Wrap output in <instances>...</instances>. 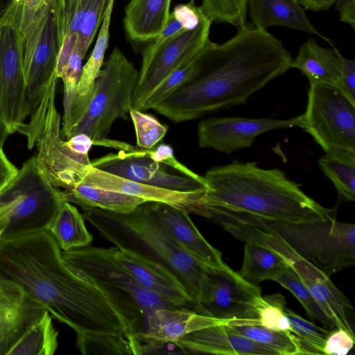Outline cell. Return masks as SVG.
Here are the masks:
<instances>
[{
    "label": "cell",
    "mask_w": 355,
    "mask_h": 355,
    "mask_svg": "<svg viewBox=\"0 0 355 355\" xmlns=\"http://www.w3.org/2000/svg\"><path fill=\"white\" fill-rule=\"evenodd\" d=\"M0 275L69 327L82 354H141L125 318L94 281L64 259L48 230L1 239Z\"/></svg>",
    "instance_id": "1"
},
{
    "label": "cell",
    "mask_w": 355,
    "mask_h": 355,
    "mask_svg": "<svg viewBox=\"0 0 355 355\" xmlns=\"http://www.w3.org/2000/svg\"><path fill=\"white\" fill-rule=\"evenodd\" d=\"M192 79L153 110L174 123L245 103L291 68V54L266 30L244 25L222 43L208 39Z\"/></svg>",
    "instance_id": "2"
},
{
    "label": "cell",
    "mask_w": 355,
    "mask_h": 355,
    "mask_svg": "<svg viewBox=\"0 0 355 355\" xmlns=\"http://www.w3.org/2000/svg\"><path fill=\"white\" fill-rule=\"evenodd\" d=\"M203 178L207 189L200 201V216L214 220L228 215L289 222L336 216V207H322L277 168L233 162L210 168Z\"/></svg>",
    "instance_id": "3"
},
{
    "label": "cell",
    "mask_w": 355,
    "mask_h": 355,
    "mask_svg": "<svg viewBox=\"0 0 355 355\" xmlns=\"http://www.w3.org/2000/svg\"><path fill=\"white\" fill-rule=\"evenodd\" d=\"M81 208L84 218L115 247L166 267L193 297L196 309L202 298L208 272L214 267L198 261L184 250L162 226L148 202L128 213Z\"/></svg>",
    "instance_id": "4"
},
{
    "label": "cell",
    "mask_w": 355,
    "mask_h": 355,
    "mask_svg": "<svg viewBox=\"0 0 355 355\" xmlns=\"http://www.w3.org/2000/svg\"><path fill=\"white\" fill-rule=\"evenodd\" d=\"M12 1L15 23L22 57L31 119L36 116L56 82L57 58L62 44L57 0Z\"/></svg>",
    "instance_id": "5"
},
{
    "label": "cell",
    "mask_w": 355,
    "mask_h": 355,
    "mask_svg": "<svg viewBox=\"0 0 355 355\" xmlns=\"http://www.w3.org/2000/svg\"><path fill=\"white\" fill-rule=\"evenodd\" d=\"M215 220L250 225L272 234L329 277L355 264V225L336 217L289 222L228 215Z\"/></svg>",
    "instance_id": "6"
},
{
    "label": "cell",
    "mask_w": 355,
    "mask_h": 355,
    "mask_svg": "<svg viewBox=\"0 0 355 355\" xmlns=\"http://www.w3.org/2000/svg\"><path fill=\"white\" fill-rule=\"evenodd\" d=\"M115 249L87 245L62 252L67 262L83 271L107 294L139 341L150 313L174 306L140 285L119 262Z\"/></svg>",
    "instance_id": "7"
},
{
    "label": "cell",
    "mask_w": 355,
    "mask_h": 355,
    "mask_svg": "<svg viewBox=\"0 0 355 355\" xmlns=\"http://www.w3.org/2000/svg\"><path fill=\"white\" fill-rule=\"evenodd\" d=\"M63 201L62 191L49 181L35 155L31 157L0 192V208L8 217L1 239L49 230Z\"/></svg>",
    "instance_id": "8"
},
{
    "label": "cell",
    "mask_w": 355,
    "mask_h": 355,
    "mask_svg": "<svg viewBox=\"0 0 355 355\" xmlns=\"http://www.w3.org/2000/svg\"><path fill=\"white\" fill-rule=\"evenodd\" d=\"M138 79L137 69L116 48L101 69L94 94L83 116L66 140L78 134H85L95 145L106 139L116 119H128Z\"/></svg>",
    "instance_id": "9"
},
{
    "label": "cell",
    "mask_w": 355,
    "mask_h": 355,
    "mask_svg": "<svg viewBox=\"0 0 355 355\" xmlns=\"http://www.w3.org/2000/svg\"><path fill=\"white\" fill-rule=\"evenodd\" d=\"M300 128L309 133L325 153L355 152V105L337 88L311 83Z\"/></svg>",
    "instance_id": "10"
},
{
    "label": "cell",
    "mask_w": 355,
    "mask_h": 355,
    "mask_svg": "<svg viewBox=\"0 0 355 355\" xmlns=\"http://www.w3.org/2000/svg\"><path fill=\"white\" fill-rule=\"evenodd\" d=\"M211 23L205 17L195 29L182 31L155 49L145 48L131 109L144 112L147 100L161 83L196 55L209 39Z\"/></svg>",
    "instance_id": "11"
},
{
    "label": "cell",
    "mask_w": 355,
    "mask_h": 355,
    "mask_svg": "<svg viewBox=\"0 0 355 355\" xmlns=\"http://www.w3.org/2000/svg\"><path fill=\"white\" fill-rule=\"evenodd\" d=\"M28 116L19 37L11 0L0 18V125L10 135L21 133Z\"/></svg>",
    "instance_id": "12"
},
{
    "label": "cell",
    "mask_w": 355,
    "mask_h": 355,
    "mask_svg": "<svg viewBox=\"0 0 355 355\" xmlns=\"http://www.w3.org/2000/svg\"><path fill=\"white\" fill-rule=\"evenodd\" d=\"M56 89L36 135L37 163L49 181L58 188L69 189L82 182L92 166L88 155L73 151L61 135V117L55 103Z\"/></svg>",
    "instance_id": "13"
},
{
    "label": "cell",
    "mask_w": 355,
    "mask_h": 355,
    "mask_svg": "<svg viewBox=\"0 0 355 355\" xmlns=\"http://www.w3.org/2000/svg\"><path fill=\"white\" fill-rule=\"evenodd\" d=\"M261 288L245 280L224 263L208 272L201 300L195 311L224 322L257 320Z\"/></svg>",
    "instance_id": "14"
},
{
    "label": "cell",
    "mask_w": 355,
    "mask_h": 355,
    "mask_svg": "<svg viewBox=\"0 0 355 355\" xmlns=\"http://www.w3.org/2000/svg\"><path fill=\"white\" fill-rule=\"evenodd\" d=\"M93 167L144 184L178 191H205L207 183L200 175H189L143 154L130 145L126 150L110 153L91 162Z\"/></svg>",
    "instance_id": "15"
},
{
    "label": "cell",
    "mask_w": 355,
    "mask_h": 355,
    "mask_svg": "<svg viewBox=\"0 0 355 355\" xmlns=\"http://www.w3.org/2000/svg\"><path fill=\"white\" fill-rule=\"evenodd\" d=\"M301 125L300 115L290 119L270 118L213 117L201 120L198 125V145L217 151L232 152L250 147L259 135L275 129Z\"/></svg>",
    "instance_id": "16"
},
{
    "label": "cell",
    "mask_w": 355,
    "mask_h": 355,
    "mask_svg": "<svg viewBox=\"0 0 355 355\" xmlns=\"http://www.w3.org/2000/svg\"><path fill=\"white\" fill-rule=\"evenodd\" d=\"M115 255L121 266L146 289L169 305L195 309V302L185 288L164 266L116 247ZM195 311V310H194Z\"/></svg>",
    "instance_id": "17"
},
{
    "label": "cell",
    "mask_w": 355,
    "mask_h": 355,
    "mask_svg": "<svg viewBox=\"0 0 355 355\" xmlns=\"http://www.w3.org/2000/svg\"><path fill=\"white\" fill-rule=\"evenodd\" d=\"M82 182L144 199L146 202H163L189 214L199 215L200 201L205 191H178L135 182L103 171L90 167Z\"/></svg>",
    "instance_id": "18"
},
{
    "label": "cell",
    "mask_w": 355,
    "mask_h": 355,
    "mask_svg": "<svg viewBox=\"0 0 355 355\" xmlns=\"http://www.w3.org/2000/svg\"><path fill=\"white\" fill-rule=\"evenodd\" d=\"M44 311L20 286L0 275V355H7L26 327Z\"/></svg>",
    "instance_id": "19"
},
{
    "label": "cell",
    "mask_w": 355,
    "mask_h": 355,
    "mask_svg": "<svg viewBox=\"0 0 355 355\" xmlns=\"http://www.w3.org/2000/svg\"><path fill=\"white\" fill-rule=\"evenodd\" d=\"M148 202L170 236L196 260L209 267H220L225 263L221 252L204 238L189 212L163 202Z\"/></svg>",
    "instance_id": "20"
},
{
    "label": "cell",
    "mask_w": 355,
    "mask_h": 355,
    "mask_svg": "<svg viewBox=\"0 0 355 355\" xmlns=\"http://www.w3.org/2000/svg\"><path fill=\"white\" fill-rule=\"evenodd\" d=\"M177 344L184 354L278 355L270 347L234 332L225 323L191 332Z\"/></svg>",
    "instance_id": "21"
},
{
    "label": "cell",
    "mask_w": 355,
    "mask_h": 355,
    "mask_svg": "<svg viewBox=\"0 0 355 355\" xmlns=\"http://www.w3.org/2000/svg\"><path fill=\"white\" fill-rule=\"evenodd\" d=\"M224 323L187 307H164L154 310L146 319V331L139 337L142 346L146 342L177 343L195 331Z\"/></svg>",
    "instance_id": "22"
},
{
    "label": "cell",
    "mask_w": 355,
    "mask_h": 355,
    "mask_svg": "<svg viewBox=\"0 0 355 355\" xmlns=\"http://www.w3.org/2000/svg\"><path fill=\"white\" fill-rule=\"evenodd\" d=\"M247 10L257 28L284 26L318 35L334 45L311 24L297 0H248Z\"/></svg>",
    "instance_id": "23"
},
{
    "label": "cell",
    "mask_w": 355,
    "mask_h": 355,
    "mask_svg": "<svg viewBox=\"0 0 355 355\" xmlns=\"http://www.w3.org/2000/svg\"><path fill=\"white\" fill-rule=\"evenodd\" d=\"M171 0H130L125 8L124 28L128 37L144 42L157 37L170 17Z\"/></svg>",
    "instance_id": "24"
},
{
    "label": "cell",
    "mask_w": 355,
    "mask_h": 355,
    "mask_svg": "<svg viewBox=\"0 0 355 355\" xmlns=\"http://www.w3.org/2000/svg\"><path fill=\"white\" fill-rule=\"evenodd\" d=\"M327 49L310 38L300 47L297 56L291 60V68L300 70L309 83L324 84L337 87L341 71V54L332 46Z\"/></svg>",
    "instance_id": "25"
},
{
    "label": "cell",
    "mask_w": 355,
    "mask_h": 355,
    "mask_svg": "<svg viewBox=\"0 0 355 355\" xmlns=\"http://www.w3.org/2000/svg\"><path fill=\"white\" fill-rule=\"evenodd\" d=\"M114 0H109L102 25L91 55L83 67L70 123L74 126L83 116L95 92L96 82L101 71L108 46L109 30Z\"/></svg>",
    "instance_id": "26"
},
{
    "label": "cell",
    "mask_w": 355,
    "mask_h": 355,
    "mask_svg": "<svg viewBox=\"0 0 355 355\" xmlns=\"http://www.w3.org/2000/svg\"><path fill=\"white\" fill-rule=\"evenodd\" d=\"M65 201L82 207L128 213L146 201L140 198L93 186L84 182L62 191Z\"/></svg>",
    "instance_id": "27"
},
{
    "label": "cell",
    "mask_w": 355,
    "mask_h": 355,
    "mask_svg": "<svg viewBox=\"0 0 355 355\" xmlns=\"http://www.w3.org/2000/svg\"><path fill=\"white\" fill-rule=\"evenodd\" d=\"M301 280L335 327L343 329L354 336L349 320L353 306L329 277L318 280L306 278H302Z\"/></svg>",
    "instance_id": "28"
},
{
    "label": "cell",
    "mask_w": 355,
    "mask_h": 355,
    "mask_svg": "<svg viewBox=\"0 0 355 355\" xmlns=\"http://www.w3.org/2000/svg\"><path fill=\"white\" fill-rule=\"evenodd\" d=\"M48 230L62 251L89 245L93 240L83 216L65 200L60 205Z\"/></svg>",
    "instance_id": "29"
},
{
    "label": "cell",
    "mask_w": 355,
    "mask_h": 355,
    "mask_svg": "<svg viewBox=\"0 0 355 355\" xmlns=\"http://www.w3.org/2000/svg\"><path fill=\"white\" fill-rule=\"evenodd\" d=\"M50 313L44 311L33 321L7 355H53L58 347V331Z\"/></svg>",
    "instance_id": "30"
},
{
    "label": "cell",
    "mask_w": 355,
    "mask_h": 355,
    "mask_svg": "<svg viewBox=\"0 0 355 355\" xmlns=\"http://www.w3.org/2000/svg\"><path fill=\"white\" fill-rule=\"evenodd\" d=\"M287 263L272 250L245 242L243 261L239 273L249 283L257 285L265 280H274Z\"/></svg>",
    "instance_id": "31"
},
{
    "label": "cell",
    "mask_w": 355,
    "mask_h": 355,
    "mask_svg": "<svg viewBox=\"0 0 355 355\" xmlns=\"http://www.w3.org/2000/svg\"><path fill=\"white\" fill-rule=\"evenodd\" d=\"M318 164L336 189L339 201H354L355 152L329 151L318 159Z\"/></svg>",
    "instance_id": "32"
},
{
    "label": "cell",
    "mask_w": 355,
    "mask_h": 355,
    "mask_svg": "<svg viewBox=\"0 0 355 355\" xmlns=\"http://www.w3.org/2000/svg\"><path fill=\"white\" fill-rule=\"evenodd\" d=\"M225 324L234 332L270 347L278 355H302L298 343L291 332L270 329L245 320H230Z\"/></svg>",
    "instance_id": "33"
},
{
    "label": "cell",
    "mask_w": 355,
    "mask_h": 355,
    "mask_svg": "<svg viewBox=\"0 0 355 355\" xmlns=\"http://www.w3.org/2000/svg\"><path fill=\"white\" fill-rule=\"evenodd\" d=\"M274 281L288 290L298 300L310 319L319 322L330 331L337 329L320 307L297 273L288 263Z\"/></svg>",
    "instance_id": "34"
},
{
    "label": "cell",
    "mask_w": 355,
    "mask_h": 355,
    "mask_svg": "<svg viewBox=\"0 0 355 355\" xmlns=\"http://www.w3.org/2000/svg\"><path fill=\"white\" fill-rule=\"evenodd\" d=\"M284 313L289 320L290 332L298 343L302 355L324 354L323 348L331 331L307 321L286 306Z\"/></svg>",
    "instance_id": "35"
},
{
    "label": "cell",
    "mask_w": 355,
    "mask_h": 355,
    "mask_svg": "<svg viewBox=\"0 0 355 355\" xmlns=\"http://www.w3.org/2000/svg\"><path fill=\"white\" fill-rule=\"evenodd\" d=\"M286 302L280 294L261 296L257 304V320H245L270 329L290 332L289 320L284 313Z\"/></svg>",
    "instance_id": "36"
},
{
    "label": "cell",
    "mask_w": 355,
    "mask_h": 355,
    "mask_svg": "<svg viewBox=\"0 0 355 355\" xmlns=\"http://www.w3.org/2000/svg\"><path fill=\"white\" fill-rule=\"evenodd\" d=\"M248 0H202L201 8L211 21L239 28L245 25Z\"/></svg>",
    "instance_id": "37"
},
{
    "label": "cell",
    "mask_w": 355,
    "mask_h": 355,
    "mask_svg": "<svg viewBox=\"0 0 355 355\" xmlns=\"http://www.w3.org/2000/svg\"><path fill=\"white\" fill-rule=\"evenodd\" d=\"M129 114L135 128L138 148L151 149L165 137L168 126L154 116L135 109H130Z\"/></svg>",
    "instance_id": "38"
},
{
    "label": "cell",
    "mask_w": 355,
    "mask_h": 355,
    "mask_svg": "<svg viewBox=\"0 0 355 355\" xmlns=\"http://www.w3.org/2000/svg\"><path fill=\"white\" fill-rule=\"evenodd\" d=\"M197 54L191 61L174 71L161 83L147 100L144 112L153 109L192 79L198 69Z\"/></svg>",
    "instance_id": "39"
},
{
    "label": "cell",
    "mask_w": 355,
    "mask_h": 355,
    "mask_svg": "<svg viewBox=\"0 0 355 355\" xmlns=\"http://www.w3.org/2000/svg\"><path fill=\"white\" fill-rule=\"evenodd\" d=\"M109 0H89L87 12L78 33L75 50L83 58L102 23Z\"/></svg>",
    "instance_id": "40"
},
{
    "label": "cell",
    "mask_w": 355,
    "mask_h": 355,
    "mask_svg": "<svg viewBox=\"0 0 355 355\" xmlns=\"http://www.w3.org/2000/svg\"><path fill=\"white\" fill-rule=\"evenodd\" d=\"M355 337L347 331L338 328L331 331L324 348V354L347 355L354 345Z\"/></svg>",
    "instance_id": "41"
},
{
    "label": "cell",
    "mask_w": 355,
    "mask_h": 355,
    "mask_svg": "<svg viewBox=\"0 0 355 355\" xmlns=\"http://www.w3.org/2000/svg\"><path fill=\"white\" fill-rule=\"evenodd\" d=\"M171 14L186 31L195 29L207 17L201 6H196L194 0L176 6Z\"/></svg>",
    "instance_id": "42"
},
{
    "label": "cell",
    "mask_w": 355,
    "mask_h": 355,
    "mask_svg": "<svg viewBox=\"0 0 355 355\" xmlns=\"http://www.w3.org/2000/svg\"><path fill=\"white\" fill-rule=\"evenodd\" d=\"M340 78L337 89L355 105V61L341 55Z\"/></svg>",
    "instance_id": "43"
},
{
    "label": "cell",
    "mask_w": 355,
    "mask_h": 355,
    "mask_svg": "<svg viewBox=\"0 0 355 355\" xmlns=\"http://www.w3.org/2000/svg\"><path fill=\"white\" fill-rule=\"evenodd\" d=\"M78 34H67L64 37L60 48L55 69V74L58 78H61L63 75L71 54L76 44Z\"/></svg>",
    "instance_id": "44"
},
{
    "label": "cell",
    "mask_w": 355,
    "mask_h": 355,
    "mask_svg": "<svg viewBox=\"0 0 355 355\" xmlns=\"http://www.w3.org/2000/svg\"><path fill=\"white\" fill-rule=\"evenodd\" d=\"M19 169L10 162L0 147V192L15 178Z\"/></svg>",
    "instance_id": "45"
},
{
    "label": "cell",
    "mask_w": 355,
    "mask_h": 355,
    "mask_svg": "<svg viewBox=\"0 0 355 355\" xmlns=\"http://www.w3.org/2000/svg\"><path fill=\"white\" fill-rule=\"evenodd\" d=\"M184 31L186 30L183 28L182 24L178 22L171 14L166 26L162 31L160 34L154 39L153 42L148 46L146 49H155L167 40L168 38Z\"/></svg>",
    "instance_id": "46"
},
{
    "label": "cell",
    "mask_w": 355,
    "mask_h": 355,
    "mask_svg": "<svg viewBox=\"0 0 355 355\" xmlns=\"http://www.w3.org/2000/svg\"><path fill=\"white\" fill-rule=\"evenodd\" d=\"M340 19L355 28V0H335Z\"/></svg>",
    "instance_id": "47"
},
{
    "label": "cell",
    "mask_w": 355,
    "mask_h": 355,
    "mask_svg": "<svg viewBox=\"0 0 355 355\" xmlns=\"http://www.w3.org/2000/svg\"><path fill=\"white\" fill-rule=\"evenodd\" d=\"M66 141L71 149L83 155H88L89 150L94 145V141L85 134L76 135L66 140Z\"/></svg>",
    "instance_id": "48"
},
{
    "label": "cell",
    "mask_w": 355,
    "mask_h": 355,
    "mask_svg": "<svg viewBox=\"0 0 355 355\" xmlns=\"http://www.w3.org/2000/svg\"><path fill=\"white\" fill-rule=\"evenodd\" d=\"M297 1L306 9L318 12L329 8L334 3L335 0H297Z\"/></svg>",
    "instance_id": "49"
},
{
    "label": "cell",
    "mask_w": 355,
    "mask_h": 355,
    "mask_svg": "<svg viewBox=\"0 0 355 355\" xmlns=\"http://www.w3.org/2000/svg\"><path fill=\"white\" fill-rule=\"evenodd\" d=\"M8 224V217L6 212L0 208V239Z\"/></svg>",
    "instance_id": "50"
},
{
    "label": "cell",
    "mask_w": 355,
    "mask_h": 355,
    "mask_svg": "<svg viewBox=\"0 0 355 355\" xmlns=\"http://www.w3.org/2000/svg\"><path fill=\"white\" fill-rule=\"evenodd\" d=\"M68 0H57L58 17L60 20L64 13Z\"/></svg>",
    "instance_id": "51"
},
{
    "label": "cell",
    "mask_w": 355,
    "mask_h": 355,
    "mask_svg": "<svg viewBox=\"0 0 355 355\" xmlns=\"http://www.w3.org/2000/svg\"><path fill=\"white\" fill-rule=\"evenodd\" d=\"M9 135L7 130L0 125V147H3Z\"/></svg>",
    "instance_id": "52"
},
{
    "label": "cell",
    "mask_w": 355,
    "mask_h": 355,
    "mask_svg": "<svg viewBox=\"0 0 355 355\" xmlns=\"http://www.w3.org/2000/svg\"><path fill=\"white\" fill-rule=\"evenodd\" d=\"M10 2H11V0L6 1V2L0 1V18L3 16V15L6 12V10L8 8V6L10 5Z\"/></svg>",
    "instance_id": "53"
},
{
    "label": "cell",
    "mask_w": 355,
    "mask_h": 355,
    "mask_svg": "<svg viewBox=\"0 0 355 355\" xmlns=\"http://www.w3.org/2000/svg\"><path fill=\"white\" fill-rule=\"evenodd\" d=\"M46 3H50L53 0H44Z\"/></svg>",
    "instance_id": "54"
},
{
    "label": "cell",
    "mask_w": 355,
    "mask_h": 355,
    "mask_svg": "<svg viewBox=\"0 0 355 355\" xmlns=\"http://www.w3.org/2000/svg\"><path fill=\"white\" fill-rule=\"evenodd\" d=\"M13 1L17 2V3H19V2H21L22 0H13Z\"/></svg>",
    "instance_id": "55"
}]
</instances>
